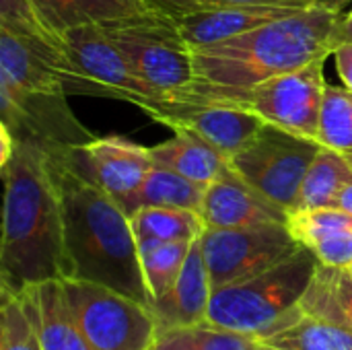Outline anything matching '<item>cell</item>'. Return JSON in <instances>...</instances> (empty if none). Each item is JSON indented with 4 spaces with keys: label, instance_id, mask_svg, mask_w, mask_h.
<instances>
[{
    "label": "cell",
    "instance_id": "obj_1",
    "mask_svg": "<svg viewBox=\"0 0 352 350\" xmlns=\"http://www.w3.org/2000/svg\"><path fill=\"white\" fill-rule=\"evenodd\" d=\"M4 184L0 281L21 293L45 281L68 276L64 217L50 153L19 138L12 159L0 167Z\"/></svg>",
    "mask_w": 352,
    "mask_h": 350
},
{
    "label": "cell",
    "instance_id": "obj_28",
    "mask_svg": "<svg viewBox=\"0 0 352 350\" xmlns=\"http://www.w3.org/2000/svg\"><path fill=\"white\" fill-rule=\"evenodd\" d=\"M260 338L256 334L204 322L159 332L153 350H254Z\"/></svg>",
    "mask_w": 352,
    "mask_h": 350
},
{
    "label": "cell",
    "instance_id": "obj_32",
    "mask_svg": "<svg viewBox=\"0 0 352 350\" xmlns=\"http://www.w3.org/2000/svg\"><path fill=\"white\" fill-rule=\"evenodd\" d=\"M256 2H266V4H291V6H305L303 0H144V4L169 19L186 17L192 12L200 10H212V8H223V6H233V4H256Z\"/></svg>",
    "mask_w": 352,
    "mask_h": 350
},
{
    "label": "cell",
    "instance_id": "obj_25",
    "mask_svg": "<svg viewBox=\"0 0 352 350\" xmlns=\"http://www.w3.org/2000/svg\"><path fill=\"white\" fill-rule=\"evenodd\" d=\"M352 184V167L344 153L320 146L299 188L295 210L336 208L340 192Z\"/></svg>",
    "mask_w": 352,
    "mask_h": 350
},
{
    "label": "cell",
    "instance_id": "obj_5",
    "mask_svg": "<svg viewBox=\"0 0 352 350\" xmlns=\"http://www.w3.org/2000/svg\"><path fill=\"white\" fill-rule=\"evenodd\" d=\"M318 264L316 254L303 248L260 274L212 289L206 322L245 334H264L299 305Z\"/></svg>",
    "mask_w": 352,
    "mask_h": 350
},
{
    "label": "cell",
    "instance_id": "obj_27",
    "mask_svg": "<svg viewBox=\"0 0 352 350\" xmlns=\"http://www.w3.org/2000/svg\"><path fill=\"white\" fill-rule=\"evenodd\" d=\"M134 237L140 243L151 241H196L206 225L198 210L151 206L130 217Z\"/></svg>",
    "mask_w": 352,
    "mask_h": 350
},
{
    "label": "cell",
    "instance_id": "obj_31",
    "mask_svg": "<svg viewBox=\"0 0 352 350\" xmlns=\"http://www.w3.org/2000/svg\"><path fill=\"white\" fill-rule=\"evenodd\" d=\"M0 350H41L23 299L6 289L0 305Z\"/></svg>",
    "mask_w": 352,
    "mask_h": 350
},
{
    "label": "cell",
    "instance_id": "obj_23",
    "mask_svg": "<svg viewBox=\"0 0 352 350\" xmlns=\"http://www.w3.org/2000/svg\"><path fill=\"white\" fill-rule=\"evenodd\" d=\"M206 186L196 184L182 173H175L163 165H153L144 182L136 192L126 196L122 202H118L128 217L138 212L140 208L151 206H169V208H190L198 210L202 208Z\"/></svg>",
    "mask_w": 352,
    "mask_h": 350
},
{
    "label": "cell",
    "instance_id": "obj_37",
    "mask_svg": "<svg viewBox=\"0 0 352 350\" xmlns=\"http://www.w3.org/2000/svg\"><path fill=\"white\" fill-rule=\"evenodd\" d=\"M307 6H326V8H340L349 0H303Z\"/></svg>",
    "mask_w": 352,
    "mask_h": 350
},
{
    "label": "cell",
    "instance_id": "obj_36",
    "mask_svg": "<svg viewBox=\"0 0 352 350\" xmlns=\"http://www.w3.org/2000/svg\"><path fill=\"white\" fill-rule=\"evenodd\" d=\"M336 208H340V210L351 212L352 215V184H349V186L340 192L338 202H336Z\"/></svg>",
    "mask_w": 352,
    "mask_h": 350
},
{
    "label": "cell",
    "instance_id": "obj_14",
    "mask_svg": "<svg viewBox=\"0 0 352 350\" xmlns=\"http://www.w3.org/2000/svg\"><path fill=\"white\" fill-rule=\"evenodd\" d=\"M200 217L206 229H239L264 223H287L289 212L268 200L229 169L206 186Z\"/></svg>",
    "mask_w": 352,
    "mask_h": 350
},
{
    "label": "cell",
    "instance_id": "obj_8",
    "mask_svg": "<svg viewBox=\"0 0 352 350\" xmlns=\"http://www.w3.org/2000/svg\"><path fill=\"white\" fill-rule=\"evenodd\" d=\"M320 146L314 138L266 124L245 149L229 159V165L268 200L293 212L303 177Z\"/></svg>",
    "mask_w": 352,
    "mask_h": 350
},
{
    "label": "cell",
    "instance_id": "obj_16",
    "mask_svg": "<svg viewBox=\"0 0 352 350\" xmlns=\"http://www.w3.org/2000/svg\"><path fill=\"white\" fill-rule=\"evenodd\" d=\"M0 29L43 58L60 74L66 95H80V78L66 54L64 35L45 21L33 0H0Z\"/></svg>",
    "mask_w": 352,
    "mask_h": 350
},
{
    "label": "cell",
    "instance_id": "obj_2",
    "mask_svg": "<svg viewBox=\"0 0 352 350\" xmlns=\"http://www.w3.org/2000/svg\"><path fill=\"white\" fill-rule=\"evenodd\" d=\"M60 190L68 276L113 289L151 305L138 241L130 217L113 196L82 177L64 157V146H45Z\"/></svg>",
    "mask_w": 352,
    "mask_h": 350
},
{
    "label": "cell",
    "instance_id": "obj_30",
    "mask_svg": "<svg viewBox=\"0 0 352 350\" xmlns=\"http://www.w3.org/2000/svg\"><path fill=\"white\" fill-rule=\"evenodd\" d=\"M318 142L338 153H352V91L328 85L320 116Z\"/></svg>",
    "mask_w": 352,
    "mask_h": 350
},
{
    "label": "cell",
    "instance_id": "obj_35",
    "mask_svg": "<svg viewBox=\"0 0 352 350\" xmlns=\"http://www.w3.org/2000/svg\"><path fill=\"white\" fill-rule=\"evenodd\" d=\"M16 144H19V138L14 136V132L6 124L0 122V167L6 165L12 159V155L16 151Z\"/></svg>",
    "mask_w": 352,
    "mask_h": 350
},
{
    "label": "cell",
    "instance_id": "obj_11",
    "mask_svg": "<svg viewBox=\"0 0 352 350\" xmlns=\"http://www.w3.org/2000/svg\"><path fill=\"white\" fill-rule=\"evenodd\" d=\"M0 122L16 138H29L43 146H80L95 138L66 103V93L27 91L0 72Z\"/></svg>",
    "mask_w": 352,
    "mask_h": 350
},
{
    "label": "cell",
    "instance_id": "obj_29",
    "mask_svg": "<svg viewBox=\"0 0 352 350\" xmlns=\"http://www.w3.org/2000/svg\"><path fill=\"white\" fill-rule=\"evenodd\" d=\"M194 241H151L140 243V264L153 301L163 297L177 281Z\"/></svg>",
    "mask_w": 352,
    "mask_h": 350
},
{
    "label": "cell",
    "instance_id": "obj_22",
    "mask_svg": "<svg viewBox=\"0 0 352 350\" xmlns=\"http://www.w3.org/2000/svg\"><path fill=\"white\" fill-rule=\"evenodd\" d=\"M60 33L80 25H107L153 12L144 0H33Z\"/></svg>",
    "mask_w": 352,
    "mask_h": 350
},
{
    "label": "cell",
    "instance_id": "obj_33",
    "mask_svg": "<svg viewBox=\"0 0 352 350\" xmlns=\"http://www.w3.org/2000/svg\"><path fill=\"white\" fill-rule=\"evenodd\" d=\"M334 60H336V70L344 87L352 91V43H344L334 50Z\"/></svg>",
    "mask_w": 352,
    "mask_h": 350
},
{
    "label": "cell",
    "instance_id": "obj_17",
    "mask_svg": "<svg viewBox=\"0 0 352 350\" xmlns=\"http://www.w3.org/2000/svg\"><path fill=\"white\" fill-rule=\"evenodd\" d=\"M210 295H212V283L198 237L190 248V254L186 258V264L175 285L163 297L151 301L148 305L157 320L159 332L179 326L204 324L208 316Z\"/></svg>",
    "mask_w": 352,
    "mask_h": 350
},
{
    "label": "cell",
    "instance_id": "obj_18",
    "mask_svg": "<svg viewBox=\"0 0 352 350\" xmlns=\"http://www.w3.org/2000/svg\"><path fill=\"white\" fill-rule=\"evenodd\" d=\"M16 295L23 299L41 350H89L62 281H45Z\"/></svg>",
    "mask_w": 352,
    "mask_h": 350
},
{
    "label": "cell",
    "instance_id": "obj_3",
    "mask_svg": "<svg viewBox=\"0 0 352 350\" xmlns=\"http://www.w3.org/2000/svg\"><path fill=\"white\" fill-rule=\"evenodd\" d=\"M340 8L309 6L248 33L192 50L194 80L250 87L272 76L326 60Z\"/></svg>",
    "mask_w": 352,
    "mask_h": 350
},
{
    "label": "cell",
    "instance_id": "obj_12",
    "mask_svg": "<svg viewBox=\"0 0 352 350\" xmlns=\"http://www.w3.org/2000/svg\"><path fill=\"white\" fill-rule=\"evenodd\" d=\"M144 113L173 132L186 130L198 134L229 159L245 149L266 126L258 116L245 109L231 107L221 101L179 95H171L148 105Z\"/></svg>",
    "mask_w": 352,
    "mask_h": 350
},
{
    "label": "cell",
    "instance_id": "obj_19",
    "mask_svg": "<svg viewBox=\"0 0 352 350\" xmlns=\"http://www.w3.org/2000/svg\"><path fill=\"white\" fill-rule=\"evenodd\" d=\"M293 237L316 254L320 264L352 268V215L340 208H309L289 212Z\"/></svg>",
    "mask_w": 352,
    "mask_h": 350
},
{
    "label": "cell",
    "instance_id": "obj_26",
    "mask_svg": "<svg viewBox=\"0 0 352 350\" xmlns=\"http://www.w3.org/2000/svg\"><path fill=\"white\" fill-rule=\"evenodd\" d=\"M0 72L27 91L66 93L60 74L4 29H0Z\"/></svg>",
    "mask_w": 352,
    "mask_h": 350
},
{
    "label": "cell",
    "instance_id": "obj_10",
    "mask_svg": "<svg viewBox=\"0 0 352 350\" xmlns=\"http://www.w3.org/2000/svg\"><path fill=\"white\" fill-rule=\"evenodd\" d=\"M200 245L212 289L260 274L303 250L287 223L204 229Z\"/></svg>",
    "mask_w": 352,
    "mask_h": 350
},
{
    "label": "cell",
    "instance_id": "obj_40",
    "mask_svg": "<svg viewBox=\"0 0 352 350\" xmlns=\"http://www.w3.org/2000/svg\"><path fill=\"white\" fill-rule=\"evenodd\" d=\"M349 270H351V274H352V268H349Z\"/></svg>",
    "mask_w": 352,
    "mask_h": 350
},
{
    "label": "cell",
    "instance_id": "obj_6",
    "mask_svg": "<svg viewBox=\"0 0 352 350\" xmlns=\"http://www.w3.org/2000/svg\"><path fill=\"white\" fill-rule=\"evenodd\" d=\"M101 27L130 68L165 99L194 83L192 50L182 39L173 19L153 10Z\"/></svg>",
    "mask_w": 352,
    "mask_h": 350
},
{
    "label": "cell",
    "instance_id": "obj_13",
    "mask_svg": "<svg viewBox=\"0 0 352 350\" xmlns=\"http://www.w3.org/2000/svg\"><path fill=\"white\" fill-rule=\"evenodd\" d=\"M64 157L72 169L118 202L136 192L155 165L151 149L124 136H95L87 144L64 149Z\"/></svg>",
    "mask_w": 352,
    "mask_h": 350
},
{
    "label": "cell",
    "instance_id": "obj_34",
    "mask_svg": "<svg viewBox=\"0 0 352 350\" xmlns=\"http://www.w3.org/2000/svg\"><path fill=\"white\" fill-rule=\"evenodd\" d=\"M344 43H352V8L351 12H342V17L338 19L334 31H332V50L344 45Z\"/></svg>",
    "mask_w": 352,
    "mask_h": 350
},
{
    "label": "cell",
    "instance_id": "obj_7",
    "mask_svg": "<svg viewBox=\"0 0 352 350\" xmlns=\"http://www.w3.org/2000/svg\"><path fill=\"white\" fill-rule=\"evenodd\" d=\"M62 283L89 350L155 349L159 328L148 305L95 283Z\"/></svg>",
    "mask_w": 352,
    "mask_h": 350
},
{
    "label": "cell",
    "instance_id": "obj_15",
    "mask_svg": "<svg viewBox=\"0 0 352 350\" xmlns=\"http://www.w3.org/2000/svg\"><path fill=\"white\" fill-rule=\"evenodd\" d=\"M305 6H291V4H233L212 10H200L186 17H177L175 27L186 41L190 50H198L241 33H248L252 29H258L266 23H272L276 19L295 14L303 10ZM309 8V6H307Z\"/></svg>",
    "mask_w": 352,
    "mask_h": 350
},
{
    "label": "cell",
    "instance_id": "obj_39",
    "mask_svg": "<svg viewBox=\"0 0 352 350\" xmlns=\"http://www.w3.org/2000/svg\"><path fill=\"white\" fill-rule=\"evenodd\" d=\"M346 159H349V163H351V167H352V153H349V155H346Z\"/></svg>",
    "mask_w": 352,
    "mask_h": 350
},
{
    "label": "cell",
    "instance_id": "obj_4",
    "mask_svg": "<svg viewBox=\"0 0 352 350\" xmlns=\"http://www.w3.org/2000/svg\"><path fill=\"white\" fill-rule=\"evenodd\" d=\"M324 62L326 60H316L250 87H223L194 80L171 95L221 101L258 116L264 124L318 140L320 116L328 89Z\"/></svg>",
    "mask_w": 352,
    "mask_h": 350
},
{
    "label": "cell",
    "instance_id": "obj_38",
    "mask_svg": "<svg viewBox=\"0 0 352 350\" xmlns=\"http://www.w3.org/2000/svg\"><path fill=\"white\" fill-rule=\"evenodd\" d=\"M254 350H285V349H278V347H274V344H268V342L260 340V342H258V347H256Z\"/></svg>",
    "mask_w": 352,
    "mask_h": 350
},
{
    "label": "cell",
    "instance_id": "obj_20",
    "mask_svg": "<svg viewBox=\"0 0 352 350\" xmlns=\"http://www.w3.org/2000/svg\"><path fill=\"white\" fill-rule=\"evenodd\" d=\"M151 157L157 165L202 186L212 184L229 169V157L198 134L186 130H177L169 140L151 146Z\"/></svg>",
    "mask_w": 352,
    "mask_h": 350
},
{
    "label": "cell",
    "instance_id": "obj_24",
    "mask_svg": "<svg viewBox=\"0 0 352 350\" xmlns=\"http://www.w3.org/2000/svg\"><path fill=\"white\" fill-rule=\"evenodd\" d=\"M303 314L352 332V274L349 268L318 264L299 305Z\"/></svg>",
    "mask_w": 352,
    "mask_h": 350
},
{
    "label": "cell",
    "instance_id": "obj_9",
    "mask_svg": "<svg viewBox=\"0 0 352 350\" xmlns=\"http://www.w3.org/2000/svg\"><path fill=\"white\" fill-rule=\"evenodd\" d=\"M66 54L80 78V95L120 99L142 111L165 97L126 62L101 25H80L62 33Z\"/></svg>",
    "mask_w": 352,
    "mask_h": 350
},
{
    "label": "cell",
    "instance_id": "obj_21",
    "mask_svg": "<svg viewBox=\"0 0 352 350\" xmlns=\"http://www.w3.org/2000/svg\"><path fill=\"white\" fill-rule=\"evenodd\" d=\"M260 340L285 350H352V332L293 307Z\"/></svg>",
    "mask_w": 352,
    "mask_h": 350
}]
</instances>
